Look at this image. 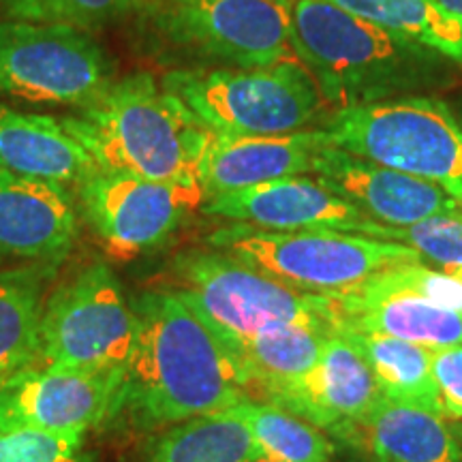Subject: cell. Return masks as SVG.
I'll return each mask as SVG.
<instances>
[{"label": "cell", "instance_id": "5b68a950", "mask_svg": "<svg viewBox=\"0 0 462 462\" xmlns=\"http://www.w3.org/2000/svg\"><path fill=\"white\" fill-rule=\"evenodd\" d=\"M208 246L319 296L351 293L383 270L424 259L413 248L362 234L338 229L273 231L242 223L212 231Z\"/></svg>", "mask_w": 462, "mask_h": 462}, {"label": "cell", "instance_id": "ac0fdd59", "mask_svg": "<svg viewBox=\"0 0 462 462\" xmlns=\"http://www.w3.org/2000/svg\"><path fill=\"white\" fill-rule=\"evenodd\" d=\"M323 142L326 135L319 126L287 135H212L199 161L198 180L206 198H212L279 178L309 176Z\"/></svg>", "mask_w": 462, "mask_h": 462}, {"label": "cell", "instance_id": "3957f363", "mask_svg": "<svg viewBox=\"0 0 462 462\" xmlns=\"http://www.w3.org/2000/svg\"><path fill=\"white\" fill-rule=\"evenodd\" d=\"M298 60L334 107L388 99L411 84L432 51L330 0H285Z\"/></svg>", "mask_w": 462, "mask_h": 462}, {"label": "cell", "instance_id": "277c9868", "mask_svg": "<svg viewBox=\"0 0 462 462\" xmlns=\"http://www.w3.org/2000/svg\"><path fill=\"white\" fill-rule=\"evenodd\" d=\"M319 129L345 152L429 180L462 206V120L432 97L334 107Z\"/></svg>", "mask_w": 462, "mask_h": 462}, {"label": "cell", "instance_id": "52a82bcc", "mask_svg": "<svg viewBox=\"0 0 462 462\" xmlns=\"http://www.w3.org/2000/svg\"><path fill=\"white\" fill-rule=\"evenodd\" d=\"M176 291L225 340H246L285 326L337 330L332 298L259 273L215 248H189L173 259Z\"/></svg>", "mask_w": 462, "mask_h": 462}, {"label": "cell", "instance_id": "d6a6232c", "mask_svg": "<svg viewBox=\"0 0 462 462\" xmlns=\"http://www.w3.org/2000/svg\"><path fill=\"white\" fill-rule=\"evenodd\" d=\"M441 270H446V273L456 276V279L462 282V265H452V268H441Z\"/></svg>", "mask_w": 462, "mask_h": 462}, {"label": "cell", "instance_id": "d4e9b609", "mask_svg": "<svg viewBox=\"0 0 462 462\" xmlns=\"http://www.w3.org/2000/svg\"><path fill=\"white\" fill-rule=\"evenodd\" d=\"M398 37L462 62V17L435 0H330Z\"/></svg>", "mask_w": 462, "mask_h": 462}, {"label": "cell", "instance_id": "7c38bea8", "mask_svg": "<svg viewBox=\"0 0 462 462\" xmlns=\"http://www.w3.org/2000/svg\"><path fill=\"white\" fill-rule=\"evenodd\" d=\"M123 377L26 366L0 385V430L88 432L107 426Z\"/></svg>", "mask_w": 462, "mask_h": 462}, {"label": "cell", "instance_id": "ffe728a7", "mask_svg": "<svg viewBox=\"0 0 462 462\" xmlns=\"http://www.w3.org/2000/svg\"><path fill=\"white\" fill-rule=\"evenodd\" d=\"M263 458L245 418L234 407L154 430L131 462H255Z\"/></svg>", "mask_w": 462, "mask_h": 462}, {"label": "cell", "instance_id": "e575fe53", "mask_svg": "<svg viewBox=\"0 0 462 462\" xmlns=\"http://www.w3.org/2000/svg\"><path fill=\"white\" fill-rule=\"evenodd\" d=\"M5 262H7V259H5V257H3V255H0V265H3V263H5Z\"/></svg>", "mask_w": 462, "mask_h": 462}, {"label": "cell", "instance_id": "30bf717a", "mask_svg": "<svg viewBox=\"0 0 462 462\" xmlns=\"http://www.w3.org/2000/svg\"><path fill=\"white\" fill-rule=\"evenodd\" d=\"M116 62L95 34L67 24L0 20V97L82 109L116 82Z\"/></svg>", "mask_w": 462, "mask_h": 462}, {"label": "cell", "instance_id": "9c48e42d", "mask_svg": "<svg viewBox=\"0 0 462 462\" xmlns=\"http://www.w3.org/2000/svg\"><path fill=\"white\" fill-rule=\"evenodd\" d=\"M143 24L159 42L227 67L298 60L285 0H143Z\"/></svg>", "mask_w": 462, "mask_h": 462}, {"label": "cell", "instance_id": "7402d4cb", "mask_svg": "<svg viewBox=\"0 0 462 462\" xmlns=\"http://www.w3.org/2000/svg\"><path fill=\"white\" fill-rule=\"evenodd\" d=\"M357 432L366 439L374 462H462L460 443L446 420L385 396Z\"/></svg>", "mask_w": 462, "mask_h": 462}, {"label": "cell", "instance_id": "d6986e66", "mask_svg": "<svg viewBox=\"0 0 462 462\" xmlns=\"http://www.w3.org/2000/svg\"><path fill=\"white\" fill-rule=\"evenodd\" d=\"M0 170L78 187L99 167L60 120L0 103Z\"/></svg>", "mask_w": 462, "mask_h": 462}, {"label": "cell", "instance_id": "f1b7e54d", "mask_svg": "<svg viewBox=\"0 0 462 462\" xmlns=\"http://www.w3.org/2000/svg\"><path fill=\"white\" fill-rule=\"evenodd\" d=\"M0 462H90L84 432L0 430Z\"/></svg>", "mask_w": 462, "mask_h": 462}, {"label": "cell", "instance_id": "83f0119b", "mask_svg": "<svg viewBox=\"0 0 462 462\" xmlns=\"http://www.w3.org/2000/svg\"><path fill=\"white\" fill-rule=\"evenodd\" d=\"M343 231L409 246L424 259L437 262L441 268L462 265V212L452 217L426 218V221L413 225L360 221L346 225Z\"/></svg>", "mask_w": 462, "mask_h": 462}, {"label": "cell", "instance_id": "cb8c5ba5", "mask_svg": "<svg viewBox=\"0 0 462 462\" xmlns=\"http://www.w3.org/2000/svg\"><path fill=\"white\" fill-rule=\"evenodd\" d=\"M334 330L313 326H285L246 340H223L245 371L248 392L262 398L265 392L302 377L319 360Z\"/></svg>", "mask_w": 462, "mask_h": 462}, {"label": "cell", "instance_id": "5bb4252c", "mask_svg": "<svg viewBox=\"0 0 462 462\" xmlns=\"http://www.w3.org/2000/svg\"><path fill=\"white\" fill-rule=\"evenodd\" d=\"M381 398L383 394L368 364L343 334L334 330L310 371L265 392L262 401L298 415L317 429L349 435L368 420Z\"/></svg>", "mask_w": 462, "mask_h": 462}, {"label": "cell", "instance_id": "4fadbf2b", "mask_svg": "<svg viewBox=\"0 0 462 462\" xmlns=\"http://www.w3.org/2000/svg\"><path fill=\"white\" fill-rule=\"evenodd\" d=\"M310 176L364 217L383 225H413L462 212L460 201L437 184L356 157L328 140L315 152Z\"/></svg>", "mask_w": 462, "mask_h": 462}, {"label": "cell", "instance_id": "603a6c76", "mask_svg": "<svg viewBox=\"0 0 462 462\" xmlns=\"http://www.w3.org/2000/svg\"><path fill=\"white\" fill-rule=\"evenodd\" d=\"M371 368L381 394L443 418V404L432 374V351L407 340L338 328ZM446 420V418H443Z\"/></svg>", "mask_w": 462, "mask_h": 462}, {"label": "cell", "instance_id": "e0dca14e", "mask_svg": "<svg viewBox=\"0 0 462 462\" xmlns=\"http://www.w3.org/2000/svg\"><path fill=\"white\" fill-rule=\"evenodd\" d=\"M201 210L210 217L227 218L231 223L273 231H343L351 223L371 221L356 206L323 187L310 173L212 195L201 206Z\"/></svg>", "mask_w": 462, "mask_h": 462}, {"label": "cell", "instance_id": "484cf974", "mask_svg": "<svg viewBox=\"0 0 462 462\" xmlns=\"http://www.w3.org/2000/svg\"><path fill=\"white\" fill-rule=\"evenodd\" d=\"M263 458L276 462H332L334 446L321 429L276 404L245 398L236 404Z\"/></svg>", "mask_w": 462, "mask_h": 462}, {"label": "cell", "instance_id": "2e32d148", "mask_svg": "<svg viewBox=\"0 0 462 462\" xmlns=\"http://www.w3.org/2000/svg\"><path fill=\"white\" fill-rule=\"evenodd\" d=\"M78 238V201L65 184L0 170V255L62 263Z\"/></svg>", "mask_w": 462, "mask_h": 462}, {"label": "cell", "instance_id": "4316f807", "mask_svg": "<svg viewBox=\"0 0 462 462\" xmlns=\"http://www.w3.org/2000/svg\"><path fill=\"white\" fill-rule=\"evenodd\" d=\"M143 0H0L5 20L67 24L79 31H101L126 15H137Z\"/></svg>", "mask_w": 462, "mask_h": 462}, {"label": "cell", "instance_id": "f546056e", "mask_svg": "<svg viewBox=\"0 0 462 462\" xmlns=\"http://www.w3.org/2000/svg\"><path fill=\"white\" fill-rule=\"evenodd\" d=\"M402 274L415 291L448 310L462 313V282L446 270H432L421 262L402 263Z\"/></svg>", "mask_w": 462, "mask_h": 462}, {"label": "cell", "instance_id": "8fae6325", "mask_svg": "<svg viewBox=\"0 0 462 462\" xmlns=\"http://www.w3.org/2000/svg\"><path fill=\"white\" fill-rule=\"evenodd\" d=\"M206 199L198 180H148L101 170L75 187L79 215L116 257L163 246Z\"/></svg>", "mask_w": 462, "mask_h": 462}, {"label": "cell", "instance_id": "44dd1931", "mask_svg": "<svg viewBox=\"0 0 462 462\" xmlns=\"http://www.w3.org/2000/svg\"><path fill=\"white\" fill-rule=\"evenodd\" d=\"M60 265L26 262L0 270V385L32 362L45 302Z\"/></svg>", "mask_w": 462, "mask_h": 462}, {"label": "cell", "instance_id": "ba28073f", "mask_svg": "<svg viewBox=\"0 0 462 462\" xmlns=\"http://www.w3.org/2000/svg\"><path fill=\"white\" fill-rule=\"evenodd\" d=\"M135 330L133 300L107 263L92 262L51 287L28 366L123 377Z\"/></svg>", "mask_w": 462, "mask_h": 462}, {"label": "cell", "instance_id": "4dcf8cb0", "mask_svg": "<svg viewBox=\"0 0 462 462\" xmlns=\"http://www.w3.org/2000/svg\"><path fill=\"white\" fill-rule=\"evenodd\" d=\"M432 374L443 404V418L462 420V346L432 351Z\"/></svg>", "mask_w": 462, "mask_h": 462}, {"label": "cell", "instance_id": "1f68e13d", "mask_svg": "<svg viewBox=\"0 0 462 462\" xmlns=\"http://www.w3.org/2000/svg\"><path fill=\"white\" fill-rule=\"evenodd\" d=\"M435 3L441 5L443 9H448L449 14L462 17V0H435Z\"/></svg>", "mask_w": 462, "mask_h": 462}, {"label": "cell", "instance_id": "6da1fadb", "mask_svg": "<svg viewBox=\"0 0 462 462\" xmlns=\"http://www.w3.org/2000/svg\"><path fill=\"white\" fill-rule=\"evenodd\" d=\"M135 343L107 426L154 432L251 398L240 362L176 289L133 298Z\"/></svg>", "mask_w": 462, "mask_h": 462}, {"label": "cell", "instance_id": "8992f818", "mask_svg": "<svg viewBox=\"0 0 462 462\" xmlns=\"http://www.w3.org/2000/svg\"><path fill=\"white\" fill-rule=\"evenodd\" d=\"M161 84L215 135H287L319 118L323 97L300 60L273 67L176 69Z\"/></svg>", "mask_w": 462, "mask_h": 462}, {"label": "cell", "instance_id": "7a4b0ae2", "mask_svg": "<svg viewBox=\"0 0 462 462\" xmlns=\"http://www.w3.org/2000/svg\"><path fill=\"white\" fill-rule=\"evenodd\" d=\"M60 123L101 171L165 182L198 180L215 135L146 71L118 78L95 103Z\"/></svg>", "mask_w": 462, "mask_h": 462}, {"label": "cell", "instance_id": "9a60e30c", "mask_svg": "<svg viewBox=\"0 0 462 462\" xmlns=\"http://www.w3.org/2000/svg\"><path fill=\"white\" fill-rule=\"evenodd\" d=\"M330 298L337 330L381 334L430 351L462 346V313L415 291L404 279L402 263L383 270L351 293Z\"/></svg>", "mask_w": 462, "mask_h": 462}, {"label": "cell", "instance_id": "836d02e7", "mask_svg": "<svg viewBox=\"0 0 462 462\" xmlns=\"http://www.w3.org/2000/svg\"><path fill=\"white\" fill-rule=\"evenodd\" d=\"M255 462H276V460H270V458H259V460H255Z\"/></svg>", "mask_w": 462, "mask_h": 462}]
</instances>
